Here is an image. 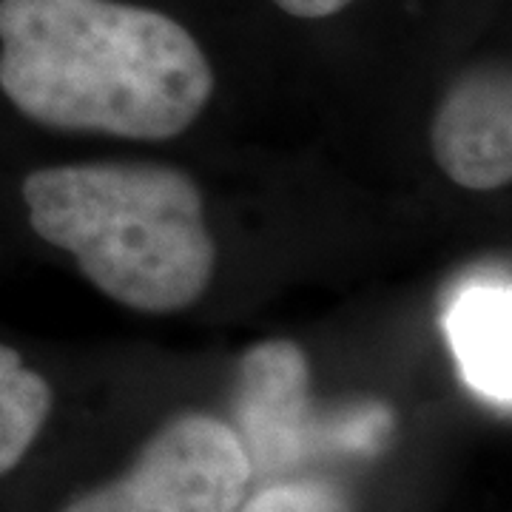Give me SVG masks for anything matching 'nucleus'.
Returning a JSON list of instances; mask_svg holds the SVG:
<instances>
[{"instance_id": "obj_1", "label": "nucleus", "mask_w": 512, "mask_h": 512, "mask_svg": "<svg viewBox=\"0 0 512 512\" xmlns=\"http://www.w3.org/2000/svg\"><path fill=\"white\" fill-rule=\"evenodd\" d=\"M217 86L183 20L140 0H0V94L37 126L171 140Z\"/></svg>"}, {"instance_id": "obj_2", "label": "nucleus", "mask_w": 512, "mask_h": 512, "mask_svg": "<svg viewBox=\"0 0 512 512\" xmlns=\"http://www.w3.org/2000/svg\"><path fill=\"white\" fill-rule=\"evenodd\" d=\"M20 197L37 237L77 259L111 302L165 316L197 305L214 276L217 245L200 185L163 163L37 168Z\"/></svg>"}, {"instance_id": "obj_3", "label": "nucleus", "mask_w": 512, "mask_h": 512, "mask_svg": "<svg viewBox=\"0 0 512 512\" xmlns=\"http://www.w3.org/2000/svg\"><path fill=\"white\" fill-rule=\"evenodd\" d=\"M251 478L237 430L188 413L148 441L126 476L74 498L63 512H237Z\"/></svg>"}, {"instance_id": "obj_4", "label": "nucleus", "mask_w": 512, "mask_h": 512, "mask_svg": "<svg viewBox=\"0 0 512 512\" xmlns=\"http://www.w3.org/2000/svg\"><path fill=\"white\" fill-rule=\"evenodd\" d=\"M439 168L461 188L498 191L512 180V77L481 63L447 89L430 126Z\"/></svg>"}, {"instance_id": "obj_5", "label": "nucleus", "mask_w": 512, "mask_h": 512, "mask_svg": "<svg viewBox=\"0 0 512 512\" xmlns=\"http://www.w3.org/2000/svg\"><path fill=\"white\" fill-rule=\"evenodd\" d=\"M308 359L299 345L276 339L242 359L239 424L251 470L285 473L305 447Z\"/></svg>"}, {"instance_id": "obj_6", "label": "nucleus", "mask_w": 512, "mask_h": 512, "mask_svg": "<svg viewBox=\"0 0 512 512\" xmlns=\"http://www.w3.org/2000/svg\"><path fill=\"white\" fill-rule=\"evenodd\" d=\"M458 367L478 396L510 407V288H473L450 313Z\"/></svg>"}, {"instance_id": "obj_7", "label": "nucleus", "mask_w": 512, "mask_h": 512, "mask_svg": "<svg viewBox=\"0 0 512 512\" xmlns=\"http://www.w3.org/2000/svg\"><path fill=\"white\" fill-rule=\"evenodd\" d=\"M55 393L18 348L0 342V478L9 476L40 436Z\"/></svg>"}, {"instance_id": "obj_8", "label": "nucleus", "mask_w": 512, "mask_h": 512, "mask_svg": "<svg viewBox=\"0 0 512 512\" xmlns=\"http://www.w3.org/2000/svg\"><path fill=\"white\" fill-rule=\"evenodd\" d=\"M237 512H348V504L328 484L302 481L268 487L256 493L248 504L242 501Z\"/></svg>"}, {"instance_id": "obj_9", "label": "nucleus", "mask_w": 512, "mask_h": 512, "mask_svg": "<svg viewBox=\"0 0 512 512\" xmlns=\"http://www.w3.org/2000/svg\"><path fill=\"white\" fill-rule=\"evenodd\" d=\"M390 410L384 407H359L348 413L345 419L339 416L325 427L328 444L339 447V450H356V453H370L379 450L384 439L390 436Z\"/></svg>"}, {"instance_id": "obj_10", "label": "nucleus", "mask_w": 512, "mask_h": 512, "mask_svg": "<svg viewBox=\"0 0 512 512\" xmlns=\"http://www.w3.org/2000/svg\"><path fill=\"white\" fill-rule=\"evenodd\" d=\"M285 18L302 20V23H322V20L339 18L356 6L359 0H268Z\"/></svg>"}]
</instances>
